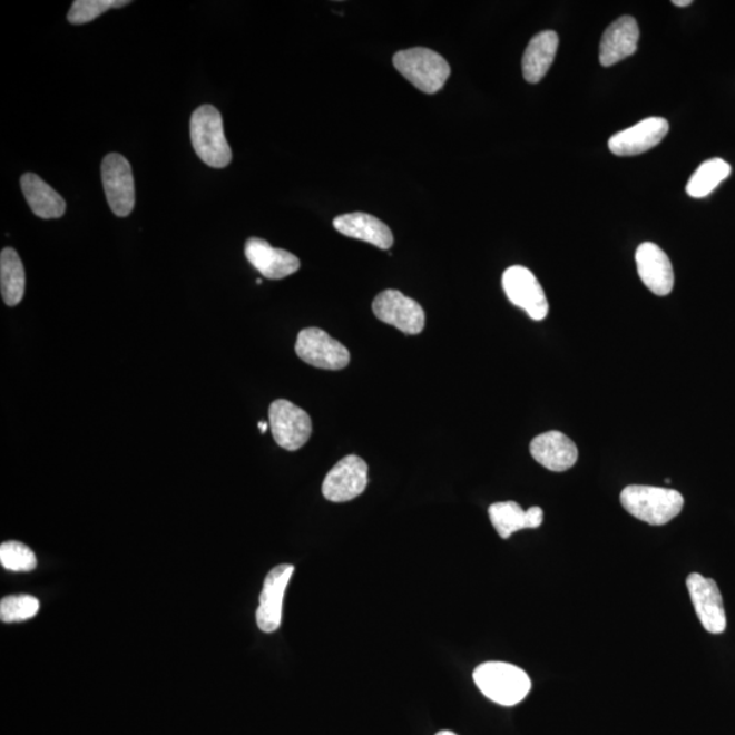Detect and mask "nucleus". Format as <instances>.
Segmentation results:
<instances>
[{
  "instance_id": "nucleus-6",
  "label": "nucleus",
  "mask_w": 735,
  "mask_h": 735,
  "mask_svg": "<svg viewBox=\"0 0 735 735\" xmlns=\"http://www.w3.org/2000/svg\"><path fill=\"white\" fill-rule=\"evenodd\" d=\"M300 360L318 370L340 371L351 363V353L341 342L321 329L310 327L300 331L296 342Z\"/></svg>"
},
{
  "instance_id": "nucleus-10",
  "label": "nucleus",
  "mask_w": 735,
  "mask_h": 735,
  "mask_svg": "<svg viewBox=\"0 0 735 735\" xmlns=\"http://www.w3.org/2000/svg\"><path fill=\"white\" fill-rule=\"evenodd\" d=\"M686 586H688L692 604L695 606L696 615L703 628L714 635L725 633L727 625L726 611L716 581L700 574H690L686 579Z\"/></svg>"
},
{
  "instance_id": "nucleus-9",
  "label": "nucleus",
  "mask_w": 735,
  "mask_h": 735,
  "mask_svg": "<svg viewBox=\"0 0 735 735\" xmlns=\"http://www.w3.org/2000/svg\"><path fill=\"white\" fill-rule=\"evenodd\" d=\"M372 310L379 321L404 334L416 335L425 327V312L422 306L400 291L389 290L380 293L373 300Z\"/></svg>"
},
{
  "instance_id": "nucleus-8",
  "label": "nucleus",
  "mask_w": 735,
  "mask_h": 735,
  "mask_svg": "<svg viewBox=\"0 0 735 735\" xmlns=\"http://www.w3.org/2000/svg\"><path fill=\"white\" fill-rule=\"evenodd\" d=\"M502 287L513 305L526 311L532 321L548 316L549 303L535 274L523 266H512L502 274Z\"/></svg>"
},
{
  "instance_id": "nucleus-11",
  "label": "nucleus",
  "mask_w": 735,
  "mask_h": 735,
  "mask_svg": "<svg viewBox=\"0 0 735 735\" xmlns=\"http://www.w3.org/2000/svg\"><path fill=\"white\" fill-rule=\"evenodd\" d=\"M367 486V464L357 455H349L334 465L324 478L322 492L333 502L359 498Z\"/></svg>"
},
{
  "instance_id": "nucleus-26",
  "label": "nucleus",
  "mask_w": 735,
  "mask_h": 735,
  "mask_svg": "<svg viewBox=\"0 0 735 735\" xmlns=\"http://www.w3.org/2000/svg\"><path fill=\"white\" fill-rule=\"evenodd\" d=\"M40 610V600L32 596H10L0 602V618L3 623H20L33 618Z\"/></svg>"
},
{
  "instance_id": "nucleus-17",
  "label": "nucleus",
  "mask_w": 735,
  "mask_h": 735,
  "mask_svg": "<svg viewBox=\"0 0 735 735\" xmlns=\"http://www.w3.org/2000/svg\"><path fill=\"white\" fill-rule=\"evenodd\" d=\"M640 30L634 17L618 18L605 30L599 47L600 65L610 67L633 57L639 42Z\"/></svg>"
},
{
  "instance_id": "nucleus-3",
  "label": "nucleus",
  "mask_w": 735,
  "mask_h": 735,
  "mask_svg": "<svg viewBox=\"0 0 735 735\" xmlns=\"http://www.w3.org/2000/svg\"><path fill=\"white\" fill-rule=\"evenodd\" d=\"M189 133L196 155L208 167L220 169L232 161V150L225 138L223 116L213 106L195 110L189 121Z\"/></svg>"
},
{
  "instance_id": "nucleus-12",
  "label": "nucleus",
  "mask_w": 735,
  "mask_h": 735,
  "mask_svg": "<svg viewBox=\"0 0 735 735\" xmlns=\"http://www.w3.org/2000/svg\"><path fill=\"white\" fill-rule=\"evenodd\" d=\"M293 572L294 567L291 564H281L267 574L256 611L257 627L262 633L273 634L281 627L282 604Z\"/></svg>"
},
{
  "instance_id": "nucleus-18",
  "label": "nucleus",
  "mask_w": 735,
  "mask_h": 735,
  "mask_svg": "<svg viewBox=\"0 0 735 735\" xmlns=\"http://www.w3.org/2000/svg\"><path fill=\"white\" fill-rule=\"evenodd\" d=\"M334 228L343 236L357 238L375 245L380 249H389L394 244V236L383 220L366 213H351L334 219Z\"/></svg>"
},
{
  "instance_id": "nucleus-29",
  "label": "nucleus",
  "mask_w": 735,
  "mask_h": 735,
  "mask_svg": "<svg viewBox=\"0 0 735 735\" xmlns=\"http://www.w3.org/2000/svg\"><path fill=\"white\" fill-rule=\"evenodd\" d=\"M437 735H458V734L449 732V731H443V732H439Z\"/></svg>"
},
{
  "instance_id": "nucleus-1",
  "label": "nucleus",
  "mask_w": 735,
  "mask_h": 735,
  "mask_svg": "<svg viewBox=\"0 0 735 735\" xmlns=\"http://www.w3.org/2000/svg\"><path fill=\"white\" fill-rule=\"evenodd\" d=\"M625 511L651 526H664L677 518L684 508L683 494L674 489L629 486L620 496Z\"/></svg>"
},
{
  "instance_id": "nucleus-2",
  "label": "nucleus",
  "mask_w": 735,
  "mask_h": 735,
  "mask_svg": "<svg viewBox=\"0 0 735 735\" xmlns=\"http://www.w3.org/2000/svg\"><path fill=\"white\" fill-rule=\"evenodd\" d=\"M473 678L482 695L500 706H517L531 690L527 673L506 661H486L477 667Z\"/></svg>"
},
{
  "instance_id": "nucleus-28",
  "label": "nucleus",
  "mask_w": 735,
  "mask_h": 735,
  "mask_svg": "<svg viewBox=\"0 0 735 735\" xmlns=\"http://www.w3.org/2000/svg\"><path fill=\"white\" fill-rule=\"evenodd\" d=\"M257 425H259L262 433H266L267 428H268L267 422H259V424H257Z\"/></svg>"
},
{
  "instance_id": "nucleus-20",
  "label": "nucleus",
  "mask_w": 735,
  "mask_h": 735,
  "mask_svg": "<svg viewBox=\"0 0 735 735\" xmlns=\"http://www.w3.org/2000/svg\"><path fill=\"white\" fill-rule=\"evenodd\" d=\"M557 48H559V35L553 30H545L532 37L522 60L523 77L527 82L538 84L547 76L553 65Z\"/></svg>"
},
{
  "instance_id": "nucleus-15",
  "label": "nucleus",
  "mask_w": 735,
  "mask_h": 735,
  "mask_svg": "<svg viewBox=\"0 0 735 735\" xmlns=\"http://www.w3.org/2000/svg\"><path fill=\"white\" fill-rule=\"evenodd\" d=\"M245 257L263 277L268 280H282L298 272L300 261L297 256L285 249L274 248L262 238L251 237L245 243Z\"/></svg>"
},
{
  "instance_id": "nucleus-25",
  "label": "nucleus",
  "mask_w": 735,
  "mask_h": 735,
  "mask_svg": "<svg viewBox=\"0 0 735 735\" xmlns=\"http://www.w3.org/2000/svg\"><path fill=\"white\" fill-rule=\"evenodd\" d=\"M0 562L12 572H30L37 566L33 550L18 541H9L0 547Z\"/></svg>"
},
{
  "instance_id": "nucleus-16",
  "label": "nucleus",
  "mask_w": 735,
  "mask_h": 735,
  "mask_svg": "<svg viewBox=\"0 0 735 735\" xmlns=\"http://www.w3.org/2000/svg\"><path fill=\"white\" fill-rule=\"evenodd\" d=\"M530 452L545 469L561 473L578 462V447L571 439L559 431H550L532 439Z\"/></svg>"
},
{
  "instance_id": "nucleus-4",
  "label": "nucleus",
  "mask_w": 735,
  "mask_h": 735,
  "mask_svg": "<svg viewBox=\"0 0 735 735\" xmlns=\"http://www.w3.org/2000/svg\"><path fill=\"white\" fill-rule=\"evenodd\" d=\"M395 69L427 95L438 94L451 76L447 60L432 49L416 47L395 53Z\"/></svg>"
},
{
  "instance_id": "nucleus-14",
  "label": "nucleus",
  "mask_w": 735,
  "mask_h": 735,
  "mask_svg": "<svg viewBox=\"0 0 735 735\" xmlns=\"http://www.w3.org/2000/svg\"><path fill=\"white\" fill-rule=\"evenodd\" d=\"M637 273L649 291L667 296L673 291L674 272L669 256L654 243H643L636 251Z\"/></svg>"
},
{
  "instance_id": "nucleus-22",
  "label": "nucleus",
  "mask_w": 735,
  "mask_h": 735,
  "mask_svg": "<svg viewBox=\"0 0 735 735\" xmlns=\"http://www.w3.org/2000/svg\"><path fill=\"white\" fill-rule=\"evenodd\" d=\"M24 268L20 255L12 248H4L0 255V287L6 305L16 306L24 294Z\"/></svg>"
},
{
  "instance_id": "nucleus-7",
  "label": "nucleus",
  "mask_w": 735,
  "mask_h": 735,
  "mask_svg": "<svg viewBox=\"0 0 735 735\" xmlns=\"http://www.w3.org/2000/svg\"><path fill=\"white\" fill-rule=\"evenodd\" d=\"M101 179L110 210L115 216H130L135 206V184L130 163L118 153L102 159Z\"/></svg>"
},
{
  "instance_id": "nucleus-27",
  "label": "nucleus",
  "mask_w": 735,
  "mask_h": 735,
  "mask_svg": "<svg viewBox=\"0 0 735 735\" xmlns=\"http://www.w3.org/2000/svg\"><path fill=\"white\" fill-rule=\"evenodd\" d=\"M673 4L677 8H686V6L692 4V0H673Z\"/></svg>"
},
{
  "instance_id": "nucleus-23",
  "label": "nucleus",
  "mask_w": 735,
  "mask_h": 735,
  "mask_svg": "<svg viewBox=\"0 0 735 735\" xmlns=\"http://www.w3.org/2000/svg\"><path fill=\"white\" fill-rule=\"evenodd\" d=\"M732 174V167L722 158L708 159V161L697 168L694 176L690 177L686 193L692 198H704L714 192L723 180H726Z\"/></svg>"
},
{
  "instance_id": "nucleus-21",
  "label": "nucleus",
  "mask_w": 735,
  "mask_h": 735,
  "mask_svg": "<svg viewBox=\"0 0 735 735\" xmlns=\"http://www.w3.org/2000/svg\"><path fill=\"white\" fill-rule=\"evenodd\" d=\"M21 189L28 205L37 217L45 219L63 217L66 202L41 177L35 174H24L21 177Z\"/></svg>"
},
{
  "instance_id": "nucleus-13",
  "label": "nucleus",
  "mask_w": 735,
  "mask_h": 735,
  "mask_svg": "<svg viewBox=\"0 0 735 735\" xmlns=\"http://www.w3.org/2000/svg\"><path fill=\"white\" fill-rule=\"evenodd\" d=\"M669 133V122L664 118H648L627 130L612 135L609 149L612 155L637 156L659 145Z\"/></svg>"
},
{
  "instance_id": "nucleus-5",
  "label": "nucleus",
  "mask_w": 735,
  "mask_h": 735,
  "mask_svg": "<svg viewBox=\"0 0 735 735\" xmlns=\"http://www.w3.org/2000/svg\"><path fill=\"white\" fill-rule=\"evenodd\" d=\"M268 420L275 443L282 449L297 451L311 438V416L290 401H274L268 410Z\"/></svg>"
},
{
  "instance_id": "nucleus-24",
  "label": "nucleus",
  "mask_w": 735,
  "mask_h": 735,
  "mask_svg": "<svg viewBox=\"0 0 735 735\" xmlns=\"http://www.w3.org/2000/svg\"><path fill=\"white\" fill-rule=\"evenodd\" d=\"M127 4H130V2H126V0H76L71 6L69 16H67V20L72 24L88 23L110 9L125 8Z\"/></svg>"
},
{
  "instance_id": "nucleus-19",
  "label": "nucleus",
  "mask_w": 735,
  "mask_h": 735,
  "mask_svg": "<svg viewBox=\"0 0 735 735\" xmlns=\"http://www.w3.org/2000/svg\"><path fill=\"white\" fill-rule=\"evenodd\" d=\"M489 518L502 539L525 529H538L543 522L542 508L531 507L525 511L514 501L494 502L489 507Z\"/></svg>"
}]
</instances>
